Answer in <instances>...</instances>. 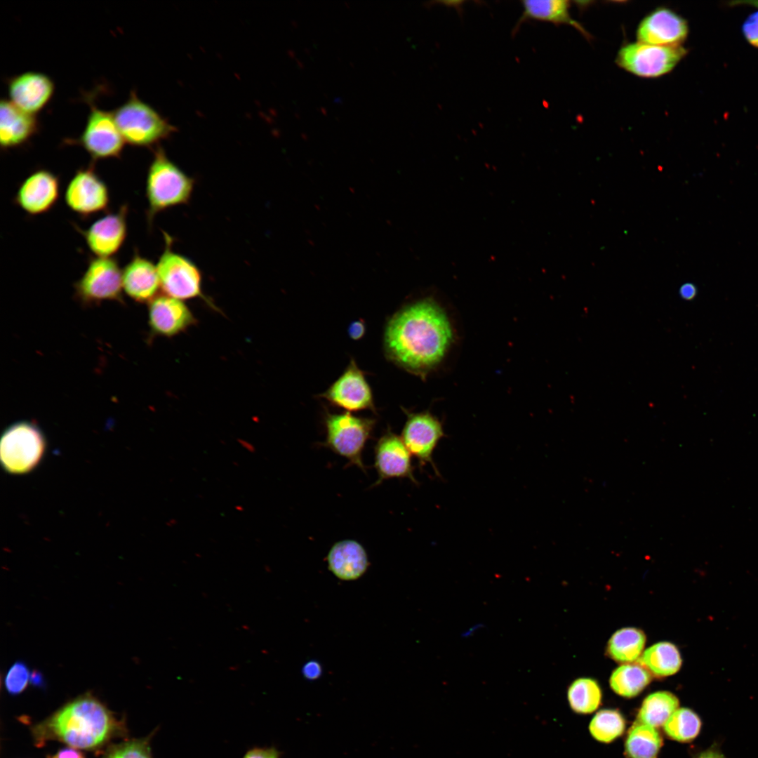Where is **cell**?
I'll return each instance as SVG.
<instances>
[{"label": "cell", "instance_id": "7", "mask_svg": "<svg viewBox=\"0 0 758 758\" xmlns=\"http://www.w3.org/2000/svg\"><path fill=\"white\" fill-rule=\"evenodd\" d=\"M44 450V437L38 427L29 422L16 423L1 437V462L7 472L23 474L39 463Z\"/></svg>", "mask_w": 758, "mask_h": 758}, {"label": "cell", "instance_id": "30", "mask_svg": "<svg viewBox=\"0 0 758 758\" xmlns=\"http://www.w3.org/2000/svg\"><path fill=\"white\" fill-rule=\"evenodd\" d=\"M701 720L692 710L677 709L663 725L664 731L671 739L679 742L693 740L700 733Z\"/></svg>", "mask_w": 758, "mask_h": 758}, {"label": "cell", "instance_id": "4", "mask_svg": "<svg viewBox=\"0 0 758 758\" xmlns=\"http://www.w3.org/2000/svg\"><path fill=\"white\" fill-rule=\"evenodd\" d=\"M112 112L125 142L133 147H151L177 131L175 126L140 99L133 90Z\"/></svg>", "mask_w": 758, "mask_h": 758}, {"label": "cell", "instance_id": "40", "mask_svg": "<svg viewBox=\"0 0 758 758\" xmlns=\"http://www.w3.org/2000/svg\"><path fill=\"white\" fill-rule=\"evenodd\" d=\"M696 758H725V757L717 747H711L700 753Z\"/></svg>", "mask_w": 758, "mask_h": 758}, {"label": "cell", "instance_id": "37", "mask_svg": "<svg viewBox=\"0 0 758 758\" xmlns=\"http://www.w3.org/2000/svg\"><path fill=\"white\" fill-rule=\"evenodd\" d=\"M321 673V666L316 661L307 662L302 667V674L308 679H316Z\"/></svg>", "mask_w": 758, "mask_h": 758}, {"label": "cell", "instance_id": "39", "mask_svg": "<svg viewBox=\"0 0 758 758\" xmlns=\"http://www.w3.org/2000/svg\"><path fill=\"white\" fill-rule=\"evenodd\" d=\"M48 758H85L82 753L73 748H65L59 750L55 754Z\"/></svg>", "mask_w": 758, "mask_h": 758}, {"label": "cell", "instance_id": "16", "mask_svg": "<svg viewBox=\"0 0 758 758\" xmlns=\"http://www.w3.org/2000/svg\"><path fill=\"white\" fill-rule=\"evenodd\" d=\"M373 466L378 474V480L373 486L393 478H408L418 484L413 475L411 454L401 437L390 428L383 434L375 445Z\"/></svg>", "mask_w": 758, "mask_h": 758}, {"label": "cell", "instance_id": "3", "mask_svg": "<svg viewBox=\"0 0 758 758\" xmlns=\"http://www.w3.org/2000/svg\"><path fill=\"white\" fill-rule=\"evenodd\" d=\"M194 186V180L170 160L162 147H157L146 179L149 224L159 213L187 203Z\"/></svg>", "mask_w": 758, "mask_h": 758}, {"label": "cell", "instance_id": "19", "mask_svg": "<svg viewBox=\"0 0 758 758\" xmlns=\"http://www.w3.org/2000/svg\"><path fill=\"white\" fill-rule=\"evenodd\" d=\"M148 323L154 335L170 338L194 325L196 319L182 300L163 294L149 302Z\"/></svg>", "mask_w": 758, "mask_h": 758}, {"label": "cell", "instance_id": "11", "mask_svg": "<svg viewBox=\"0 0 758 758\" xmlns=\"http://www.w3.org/2000/svg\"><path fill=\"white\" fill-rule=\"evenodd\" d=\"M65 201L69 209L84 218L107 209L109 190L94 163L75 172L66 187Z\"/></svg>", "mask_w": 758, "mask_h": 758}, {"label": "cell", "instance_id": "6", "mask_svg": "<svg viewBox=\"0 0 758 758\" xmlns=\"http://www.w3.org/2000/svg\"><path fill=\"white\" fill-rule=\"evenodd\" d=\"M95 94H85L89 113L82 133L78 138H66L65 145L81 147L93 161L118 159L121 156L125 141L116 124L113 112L99 108L94 102Z\"/></svg>", "mask_w": 758, "mask_h": 758}, {"label": "cell", "instance_id": "33", "mask_svg": "<svg viewBox=\"0 0 758 758\" xmlns=\"http://www.w3.org/2000/svg\"><path fill=\"white\" fill-rule=\"evenodd\" d=\"M31 680L27 666L22 662L15 663L7 671L4 686L8 693L18 695L23 692Z\"/></svg>", "mask_w": 758, "mask_h": 758}, {"label": "cell", "instance_id": "14", "mask_svg": "<svg viewBox=\"0 0 758 758\" xmlns=\"http://www.w3.org/2000/svg\"><path fill=\"white\" fill-rule=\"evenodd\" d=\"M128 207L123 204L93 222L86 230L77 227L89 250L98 257H113L122 247L127 236Z\"/></svg>", "mask_w": 758, "mask_h": 758}, {"label": "cell", "instance_id": "10", "mask_svg": "<svg viewBox=\"0 0 758 758\" xmlns=\"http://www.w3.org/2000/svg\"><path fill=\"white\" fill-rule=\"evenodd\" d=\"M75 295L84 305L122 300V270L113 257L94 256L74 284Z\"/></svg>", "mask_w": 758, "mask_h": 758}, {"label": "cell", "instance_id": "21", "mask_svg": "<svg viewBox=\"0 0 758 758\" xmlns=\"http://www.w3.org/2000/svg\"><path fill=\"white\" fill-rule=\"evenodd\" d=\"M39 122L36 115L28 114L9 100L0 104V145L3 150L22 147L39 132Z\"/></svg>", "mask_w": 758, "mask_h": 758}, {"label": "cell", "instance_id": "32", "mask_svg": "<svg viewBox=\"0 0 758 758\" xmlns=\"http://www.w3.org/2000/svg\"><path fill=\"white\" fill-rule=\"evenodd\" d=\"M153 733L142 738L113 745L108 748L103 758H153L150 747Z\"/></svg>", "mask_w": 758, "mask_h": 758}, {"label": "cell", "instance_id": "12", "mask_svg": "<svg viewBox=\"0 0 758 758\" xmlns=\"http://www.w3.org/2000/svg\"><path fill=\"white\" fill-rule=\"evenodd\" d=\"M404 411L407 416L401 436L404 444L418 460L420 467L430 464L437 475H439L432 456L439 441L445 436L441 422L427 411L413 413L404 409Z\"/></svg>", "mask_w": 758, "mask_h": 758}, {"label": "cell", "instance_id": "9", "mask_svg": "<svg viewBox=\"0 0 758 758\" xmlns=\"http://www.w3.org/2000/svg\"><path fill=\"white\" fill-rule=\"evenodd\" d=\"M170 237L157 265L160 288L164 294L180 300L206 298L202 291V276L197 266L185 256L171 250Z\"/></svg>", "mask_w": 758, "mask_h": 758}, {"label": "cell", "instance_id": "8", "mask_svg": "<svg viewBox=\"0 0 758 758\" xmlns=\"http://www.w3.org/2000/svg\"><path fill=\"white\" fill-rule=\"evenodd\" d=\"M686 52L681 46H656L637 41L622 46L616 62L634 75L656 78L671 72Z\"/></svg>", "mask_w": 758, "mask_h": 758}, {"label": "cell", "instance_id": "27", "mask_svg": "<svg viewBox=\"0 0 758 758\" xmlns=\"http://www.w3.org/2000/svg\"><path fill=\"white\" fill-rule=\"evenodd\" d=\"M679 707L678 698L669 691L649 694L643 701L637 715V722L655 728L663 726Z\"/></svg>", "mask_w": 758, "mask_h": 758}, {"label": "cell", "instance_id": "18", "mask_svg": "<svg viewBox=\"0 0 758 758\" xmlns=\"http://www.w3.org/2000/svg\"><path fill=\"white\" fill-rule=\"evenodd\" d=\"M689 34L686 20L667 8L649 13L637 29V41L656 46H681Z\"/></svg>", "mask_w": 758, "mask_h": 758}, {"label": "cell", "instance_id": "36", "mask_svg": "<svg viewBox=\"0 0 758 758\" xmlns=\"http://www.w3.org/2000/svg\"><path fill=\"white\" fill-rule=\"evenodd\" d=\"M366 325L364 320L352 321L348 327V335L354 340L361 339L365 334Z\"/></svg>", "mask_w": 758, "mask_h": 758}, {"label": "cell", "instance_id": "35", "mask_svg": "<svg viewBox=\"0 0 758 758\" xmlns=\"http://www.w3.org/2000/svg\"><path fill=\"white\" fill-rule=\"evenodd\" d=\"M281 752L275 747H255L248 750L243 758H280Z\"/></svg>", "mask_w": 758, "mask_h": 758}, {"label": "cell", "instance_id": "17", "mask_svg": "<svg viewBox=\"0 0 758 758\" xmlns=\"http://www.w3.org/2000/svg\"><path fill=\"white\" fill-rule=\"evenodd\" d=\"M9 100L22 111L36 115L51 101L55 84L46 74L26 72L7 79Z\"/></svg>", "mask_w": 758, "mask_h": 758}, {"label": "cell", "instance_id": "41", "mask_svg": "<svg viewBox=\"0 0 758 758\" xmlns=\"http://www.w3.org/2000/svg\"><path fill=\"white\" fill-rule=\"evenodd\" d=\"M238 441L239 444L248 451L251 453L255 452V448L253 444L244 439H239Z\"/></svg>", "mask_w": 758, "mask_h": 758}, {"label": "cell", "instance_id": "22", "mask_svg": "<svg viewBox=\"0 0 758 758\" xmlns=\"http://www.w3.org/2000/svg\"><path fill=\"white\" fill-rule=\"evenodd\" d=\"M327 561L332 573L338 578L345 580L359 578L368 565L364 548L354 540H343L335 543L327 555Z\"/></svg>", "mask_w": 758, "mask_h": 758}, {"label": "cell", "instance_id": "34", "mask_svg": "<svg viewBox=\"0 0 758 758\" xmlns=\"http://www.w3.org/2000/svg\"><path fill=\"white\" fill-rule=\"evenodd\" d=\"M742 32L747 41L758 48V11L746 18L742 25Z\"/></svg>", "mask_w": 758, "mask_h": 758}, {"label": "cell", "instance_id": "24", "mask_svg": "<svg viewBox=\"0 0 758 758\" xmlns=\"http://www.w3.org/2000/svg\"><path fill=\"white\" fill-rule=\"evenodd\" d=\"M519 25L526 20H537L555 24H568L580 28L570 15V1L566 0H524Z\"/></svg>", "mask_w": 758, "mask_h": 758}, {"label": "cell", "instance_id": "38", "mask_svg": "<svg viewBox=\"0 0 758 758\" xmlns=\"http://www.w3.org/2000/svg\"><path fill=\"white\" fill-rule=\"evenodd\" d=\"M696 287L691 283L684 284L679 288L680 297L686 300H690L694 298L696 295Z\"/></svg>", "mask_w": 758, "mask_h": 758}, {"label": "cell", "instance_id": "1", "mask_svg": "<svg viewBox=\"0 0 758 758\" xmlns=\"http://www.w3.org/2000/svg\"><path fill=\"white\" fill-rule=\"evenodd\" d=\"M453 340L449 319L432 298L412 302L388 321L384 333L387 357L425 377L443 360Z\"/></svg>", "mask_w": 758, "mask_h": 758}, {"label": "cell", "instance_id": "23", "mask_svg": "<svg viewBox=\"0 0 758 758\" xmlns=\"http://www.w3.org/2000/svg\"><path fill=\"white\" fill-rule=\"evenodd\" d=\"M638 663L649 673L663 677L677 672L682 660L675 645L670 642L661 641L646 649L638 659Z\"/></svg>", "mask_w": 758, "mask_h": 758}, {"label": "cell", "instance_id": "31", "mask_svg": "<svg viewBox=\"0 0 758 758\" xmlns=\"http://www.w3.org/2000/svg\"><path fill=\"white\" fill-rule=\"evenodd\" d=\"M625 728L623 715L615 710H601L592 718L589 729L598 741L610 743L621 736Z\"/></svg>", "mask_w": 758, "mask_h": 758}, {"label": "cell", "instance_id": "29", "mask_svg": "<svg viewBox=\"0 0 758 758\" xmlns=\"http://www.w3.org/2000/svg\"><path fill=\"white\" fill-rule=\"evenodd\" d=\"M568 700L574 712L588 714L593 712L600 705L601 691L595 680L580 678L569 686Z\"/></svg>", "mask_w": 758, "mask_h": 758}, {"label": "cell", "instance_id": "25", "mask_svg": "<svg viewBox=\"0 0 758 758\" xmlns=\"http://www.w3.org/2000/svg\"><path fill=\"white\" fill-rule=\"evenodd\" d=\"M646 642L643 631L634 627L617 630L607 644V653L615 661L621 663L637 660Z\"/></svg>", "mask_w": 758, "mask_h": 758}, {"label": "cell", "instance_id": "2", "mask_svg": "<svg viewBox=\"0 0 758 758\" xmlns=\"http://www.w3.org/2000/svg\"><path fill=\"white\" fill-rule=\"evenodd\" d=\"M126 731L124 721L90 693L66 703L32 728L37 746L58 740L85 750H98Z\"/></svg>", "mask_w": 758, "mask_h": 758}, {"label": "cell", "instance_id": "28", "mask_svg": "<svg viewBox=\"0 0 758 758\" xmlns=\"http://www.w3.org/2000/svg\"><path fill=\"white\" fill-rule=\"evenodd\" d=\"M651 679L649 672L640 665L625 664L612 672L609 683L619 696L632 698L640 693Z\"/></svg>", "mask_w": 758, "mask_h": 758}, {"label": "cell", "instance_id": "15", "mask_svg": "<svg viewBox=\"0 0 758 758\" xmlns=\"http://www.w3.org/2000/svg\"><path fill=\"white\" fill-rule=\"evenodd\" d=\"M59 195L58 177L49 170L39 168L22 182L13 201L27 214L39 215L48 212L57 203Z\"/></svg>", "mask_w": 758, "mask_h": 758}, {"label": "cell", "instance_id": "26", "mask_svg": "<svg viewBox=\"0 0 758 758\" xmlns=\"http://www.w3.org/2000/svg\"><path fill=\"white\" fill-rule=\"evenodd\" d=\"M662 744L655 727L637 722L627 733L625 752L628 758H656Z\"/></svg>", "mask_w": 758, "mask_h": 758}, {"label": "cell", "instance_id": "42", "mask_svg": "<svg viewBox=\"0 0 758 758\" xmlns=\"http://www.w3.org/2000/svg\"><path fill=\"white\" fill-rule=\"evenodd\" d=\"M738 3L740 4H747L749 6H754V7L758 8V1H743V2L740 1Z\"/></svg>", "mask_w": 758, "mask_h": 758}, {"label": "cell", "instance_id": "20", "mask_svg": "<svg viewBox=\"0 0 758 758\" xmlns=\"http://www.w3.org/2000/svg\"><path fill=\"white\" fill-rule=\"evenodd\" d=\"M122 286L134 301L149 303L160 288L157 265L135 251L122 270Z\"/></svg>", "mask_w": 758, "mask_h": 758}, {"label": "cell", "instance_id": "13", "mask_svg": "<svg viewBox=\"0 0 758 758\" xmlns=\"http://www.w3.org/2000/svg\"><path fill=\"white\" fill-rule=\"evenodd\" d=\"M319 397L349 412L369 410L376 413L371 388L364 371L354 359L350 360L343 373Z\"/></svg>", "mask_w": 758, "mask_h": 758}, {"label": "cell", "instance_id": "5", "mask_svg": "<svg viewBox=\"0 0 758 758\" xmlns=\"http://www.w3.org/2000/svg\"><path fill=\"white\" fill-rule=\"evenodd\" d=\"M326 440L321 443L333 452L366 472L362 453L371 438L376 420L357 416L349 411L342 413L327 412L324 419Z\"/></svg>", "mask_w": 758, "mask_h": 758}]
</instances>
